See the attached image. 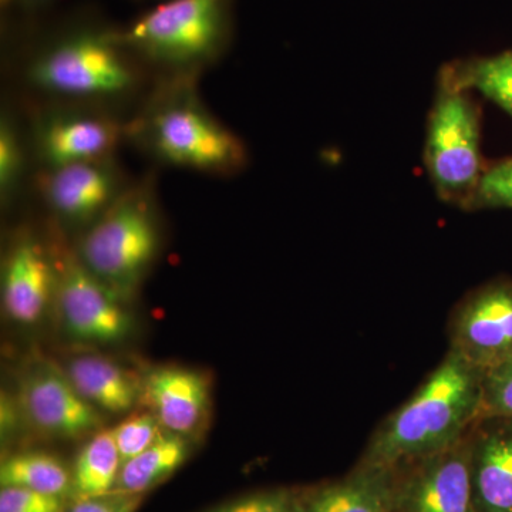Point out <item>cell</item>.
Listing matches in <instances>:
<instances>
[{
	"label": "cell",
	"instance_id": "6da1fadb",
	"mask_svg": "<svg viewBox=\"0 0 512 512\" xmlns=\"http://www.w3.org/2000/svg\"><path fill=\"white\" fill-rule=\"evenodd\" d=\"M483 370L448 350L420 389L377 427L362 464L402 467L464 439L481 419Z\"/></svg>",
	"mask_w": 512,
	"mask_h": 512
},
{
	"label": "cell",
	"instance_id": "7a4b0ae2",
	"mask_svg": "<svg viewBox=\"0 0 512 512\" xmlns=\"http://www.w3.org/2000/svg\"><path fill=\"white\" fill-rule=\"evenodd\" d=\"M133 52L121 30L77 25L47 39L28 66L30 82L66 99H114L137 84Z\"/></svg>",
	"mask_w": 512,
	"mask_h": 512
},
{
	"label": "cell",
	"instance_id": "3957f363",
	"mask_svg": "<svg viewBox=\"0 0 512 512\" xmlns=\"http://www.w3.org/2000/svg\"><path fill=\"white\" fill-rule=\"evenodd\" d=\"M136 128L144 146L175 167L225 174L247 161L244 143L205 109L188 84L161 96Z\"/></svg>",
	"mask_w": 512,
	"mask_h": 512
},
{
	"label": "cell",
	"instance_id": "277c9868",
	"mask_svg": "<svg viewBox=\"0 0 512 512\" xmlns=\"http://www.w3.org/2000/svg\"><path fill=\"white\" fill-rule=\"evenodd\" d=\"M232 30V0H165L121 29L134 56L188 73L217 59Z\"/></svg>",
	"mask_w": 512,
	"mask_h": 512
},
{
	"label": "cell",
	"instance_id": "5b68a950",
	"mask_svg": "<svg viewBox=\"0 0 512 512\" xmlns=\"http://www.w3.org/2000/svg\"><path fill=\"white\" fill-rule=\"evenodd\" d=\"M150 194L144 187L127 188L87 229L76 251L84 266L124 301L143 282L160 248Z\"/></svg>",
	"mask_w": 512,
	"mask_h": 512
},
{
	"label": "cell",
	"instance_id": "8992f818",
	"mask_svg": "<svg viewBox=\"0 0 512 512\" xmlns=\"http://www.w3.org/2000/svg\"><path fill=\"white\" fill-rule=\"evenodd\" d=\"M424 164L441 200L464 208L485 170L481 110L470 92L439 82L427 121Z\"/></svg>",
	"mask_w": 512,
	"mask_h": 512
},
{
	"label": "cell",
	"instance_id": "52a82bcc",
	"mask_svg": "<svg viewBox=\"0 0 512 512\" xmlns=\"http://www.w3.org/2000/svg\"><path fill=\"white\" fill-rule=\"evenodd\" d=\"M56 266V305L67 335L84 343H120L133 330L123 298L111 291L80 261L77 252L60 248Z\"/></svg>",
	"mask_w": 512,
	"mask_h": 512
},
{
	"label": "cell",
	"instance_id": "ba28073f",
	"mask_svg": "<svg viewBox=\"0 0 512 512\" xmlns=\"http://www.w3.org/2000/svg\"><path fill=\"white\" fill-rule=\"evenodd\" d=\"M450 350L485 370L512 356V281L498 279L477 288L450 320Z\"/></svg>",
	"mask_w": 512,
	"mask_h": 512
},
{
	"label": "cell",
	"instance_id": "9c48e42d",
	"mask_svg": "<svg viewBox=\"0 0 512 512\" xmlns=\"http://www.w3.org/2000/svg\"><path fill=\"white\" fill-rule=\"evenodd\" d=\"M18 399L23 416L49 436L77 439L103 423L96 407L80 396L67 373L47 360L26 367Z\"/></svg>",
	"mask_w": 512,
	"mask_h": 512
},
{
	"label": "cell",
	"instance_id": "30bf717a",
	"mask_svg": "<svg viewBox=\"0 0 512 512\" xmlns=\"http://www.w3.org/2000/svg\"><path fill=\"white\" fill-rule=\"evenodd\" d=\"M471 431L454 446L413 463L412 476L397 484L396 511L477 512Z\"/></svg>",
	"mask_w": 512,
	"mask_h": 512
},
{
	"label": "cell",
	"instance_id": "8fae6325",
	"mask_svg": "<svg viewBox=\"0 0 512 512\" xmlns=\"http://www.w3.org/2000/svg\"><path fill=\"white\" fill-rule=\"evenodd\" d=\"M126 190L111 158L46 168L40 178L46 204L69 224H94Z\"/></svg>",
	"mask_w": 512,
	"mask_h": 512
},
{
	"label": "cell",
	"instance_id": "7c38bea8",
	"mask_svg": "<svg viewBox=\"0 0 512 512\" xmlns=\"http://www.w3.org/2000/svg\"><path fill=\"white\" fill-rule=\"evenodd\" d=\"M120 140L113 120L89 111H52L37 123V156L47 168L111 158Z\"/></svg>",
	"mask_w": 512,
	"mask_h": 512
},
{
	"label": "cell",
	"instance_id": "4fadbf2b",
	"mask_svg": "<svg viewBox=\"0 0 512 512\" xmlns=\"http://www.w3.org/2000/svg\"><path fill=\"white\" fill-rule=\"evenodd\" d=\"M56 293L53 255L30 234L12 245L2 271V302L10 319L33 325L45 315Z\"/></svg>",
	"mask_w": 512,
	"mask_h": 512
},
{
	"label": "cell",
	"instance_id": "5bb4252c",
	"mask_svg": "<svg viewBox=\"0 0 512 512\" xmlns=\"http://www.w3.org/2000/svg\"><path fill=\"white\" fill-rule=\"evenodd\" d=\"M143 399L163 429L177 436L200 431L210 407V383L184 367H157L143 382Z\"/></svg>",
	"mask_w": 512,
	"mask_h": 512
},
{
	"label": "cell",
	"instance_id": "9a60e30c",
	"mask_svg": "<svg viewBox=\"0 0 512 512\" xmlns=\"http://www.w3.org/2000/svg\"><path fill=\"white\" fill-rule=\"evenodd\" d=\"M471 444L477 512H512V419H481Z\"/></svg>",
	"mask_w": 512,
	"mask_h": 512
},
{
	"label": "cell",
	"instance_id": "2e32d148",
	"mask_svg": "<svg viewBox=\"0 0 512 512\" xmlns=\"http://www.w3.org/2000/svg\"><path fill=\"white\" fill-rule=\"evenodd\" d=\"M396 501L394 470L360 463L350 476L313 494L306 512H394Z\"/></svg>",
	"mask_w": 512,
	"mask_h": 512
},
{
	"label": "cell",
	"instance_id": "e0dca14e",
	"mask_svg": "<svg viewBox=\"0 0 512 512\" xmlns=\"http://www.w3.org/2000/svg\"><path fill=\"white\" fill-rule=\"evenodd\" d=\"M66 373L80 396L104 412L126 413L143 399V383L106 357H76Z\"/></svg>",
	"mask_w": 512,
	"mask_h": 512
},
{
	"label": "cell",
	"instance_id": "ac0fdd59",
	"mask_svg": "<svg viewBox=\"0 0 512 512\" xmlns=\"http://www.w3.org/2000/svg\"><path fill=\"white\" fill-rule=\"evenodd\" d=\"M439 82L464 92L476 90L512 117V50L447 64Z\"/></svg>",
	"mask_w": 512,
	"mask_h": 512
},
{
	"label": "cell",
	"instance_id": "d6986e66",
	"mask_svg": "<svg viewBox=\"0 0 512 512\" xmlns=\"http://www.w3.org/2000/svg\"><path fill=\"white\" fill-rule=\"evenodd\" d=\"M188 439L163 433L147 450L123 463L113 491L144 495L173 476L188 458Z\"/></svg>",
	"mask_w": 512,
	"mask_h": 512
},
{
	"label": "cell",
	"instance_id": "ffe728a7",
	"mask_svg": "<svg viewBox=\"0 0 512 512\" xmlns=\"http://www.w3.org/2000/svg\"><path fill=\"white\" fill-rule=\"evenodd\" d=\"M121 457L113 431H100L77 456L72 474V494L76 500L99 497L114 490Z\"/></svg>",
	"mask_w": 512,
	"mask_h": 512
},
{
	"label": "cell",
	"instance_id": "44dd1931",
	"mask_svg": "<svg viewBox=\"0 0 512 512\" xmlns=\"http://www.w3.org/2000/svg\"><path fill=\"white\" fill-rule=\"evenodd\" d=\"M0 484L56 497L72 493V476L62 461L40 451L6 458L0 467Z\"/></svg>",
	"mask_w": 512,
	"mask_h": 512
},
{
	"label": "cell",
	"instance_id": "7402d4cb",
	"mask_svg": "<svg viewBox=\"0 0 512 512\" xmlns=\"http://www.w3.org/2000/svg\"><path fill=\"white\" fill-rule=\"evenodd\" d=\"M512 208V157L485 167L463 210H504Z\"/></svg>",
	"mask_w": 512,
	"mask_h": 512
},
{
	"label": "cell",
	"instance_id": "603a6c76",
	"mask_svg": "<svg viewBox=\"0 0 512 512\" xmlns=\"http://www.w3.org/2000/svg\"><path fill=\"white\" fill-rule=\"evenodd\" d=\"M25 171V153L12 120L3 114L0 123V195L8 202L13 197Z\"/></svg>",
	"mask_w": 512,
	"mask_h": 512
},
{
	"label": "cell",
	"instance_id": "cb8c5ba5",
	"mask_svg": "<svg viewBox=\"0 0 512 512\" xmlns=\"http://www.w3.org/2000/svg\"><path fill=\"white\" fill-rule=\"evenodd\" d=\"M490 417L512 419V356L483 372L481 419Z\"/></svg>",
	"mask_w": 512,
	"mask_h": 512
},
{
	"label": "cell",
	"instance_id": "d4e9b609",
	"mask_svg": "<svg viewBox=\"0 0 512 512\" xmlns=\"http://www.w3.org/2000/svg\"><path fill=\"white\" fill-rule=\"evenodd\" d=\"M111 431L119 448L121 463H126L147 450L163 434V426L154 414L146 413L130 417Z\"/></svg>",
	"mask_w": 512,
	"mask_h": 512
},
{
	"label": "cell",
	"instance_id": "484cf974",
	"mask_svg": "<svg viewBox=\"0 0 512 512\" xmlns=\"http://www.w3.org/2000/svg\"><path fill=\"white\" fill-rule=\"evenodd\" d=\"M210 512H306V501L291 491H266L245 495Z\"/></svg>",
	"mask_w": 512,
	"mask_h": 512
},
{
	"label": "cell",
	"instance_id": "4316f807",
	"mask_svg": "<svg viewBox=\"0 0 512 512\" xmlns=\"http://www.w3.org/2000/svg\"><path fill=\"white\" fill-rule=\"evenodd\" d=\"M0 512H64L62 497L28 488L2 487Z\"/></svg>",
	"mask_w": 512,
	"mask_h": 512
},
{
	"label": "cell",
	"instance_id": "83f0119b",
	"mask_svg": "<svg viewBox=\"0 0 512 512\" xmlns=\"http://www.w3.org/2000/svg\"><path fill=\"white\" fill-rule=\"evenodd\" d=\"M144 495L111 491L99 497L76 500L67 512H136L143 504Z\"/></svg>",
	"mask_w": 512,
	"mask_h": 512
},
{
	"label": "cell",
	"instance_id": "f1b7e54d",
	"mask_svg": "<svg viewBox=\"0 0 512 512\" xmlns=\"http://www.w3.org/2000/svg\"><path fill=\"white\" fill-rule=\"evenodd\" d=\"M18 406H13L9 397H2V436L9 437L18 426Z\"/></svg>",
	"mask_w": 512,
	"mask_h": 512
},
{
	"label": "cell",
	"instance_id": "f546056e",
	"mask_svg": "<svg viewBox=\"0 0 512 512\" xmlns=\"http://www.w3.org/2000/svg\"><path fill=\"white\" fill-rule=\"evenodd\" d=\"M6 2L22 6L25 9H37L50 5V3L56 2V0H6Z\"/></svg>",
	"mask_w": 512,
	"mask_h": 512
}]
</instances>
